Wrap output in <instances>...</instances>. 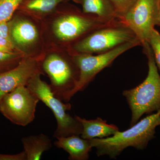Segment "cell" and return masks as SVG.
<instances>
[{
  "label": "cell",
  "instance_id": "13",
  "mask_svg": "<svg viewBox=\"0 0 160 160\" xmlns=\"http://www.w3.org/2000/svg\"><path fill=\"white\" fill-rule=\"evenodd\" d=\"M37 29L29 21L17 19L10 22V37L16 46H28L38 38Z\"/></svg>",
  "mask_w": 160,
  "mask_h": 160
},
{
  "label": "cell",
  "instance_id": "17",
  "mask_svg": "<svg viewBox=\"0 0 160 160\" xmlns=\"http://www.w3.org/2000/svg\"><path fill=\"white\" fill-rule=\"evenodd\" d=\"M24 0H0V22H9Z\"/></svg>",
  "mask_w": 160,
  "mask_h": 160
},
{
  "label": "cell",
  "instance_id": "7",
  "mask_svg": "<svg viewBox=\"0 0 160 160\" xmlns=\"http://www.w3.org/2000/svg\"><path fill=\"white\" fill-rule=\"evenodd\" d=\"M39 101L27 86H20L1 99L0 112L13 124L26 126L34 120Z\"/></svg>",
  "mask_w": 160,
  "mask_h": 160
},
{
  "label": "cell",
  "instance_id": "24",
  "mask_svg": "<svg viewBox=\"0 0 160 160\" xmlns=\"http://www.w3.org/2000/svg\"><path fill=\"white\" fill-rule=\"evenodd\" d=\"M159 20L160 22V0H159Z\"/></svg>",
  "mask_w": 160,
  "mask_h": 160
},
{
  "label": "cell",
  "instance_id": "18",
  "mask_svg": "<svg viewBox=\"0 0 160 160\" xmlns=\"http://www.w3.org/2000/svg\"><path fill=\"white\" fill-rule=\"evenodd\" d=\"M22 57V53H8L0 51V73L16 66Z\"/></svg>",
  "mask_w": 160,
  "mask_h": 160
},
{
  "label": "cell",
  "instance_id": "14",
  "mask_svg": "<svg viewBox=\"0 0 160 160\" xmlns=\"http://www.w3.org/2000/svg\"><path fill=\"white\" fill-rule=\"evenodd\" d=\"M81 4L82 12L109 22L120 20L109 0H72Z\"/></svg>",
  "mask_w": 160,
  "mask_h": 160
},
{
  "label": "cell",
  "instance_id": "23",
  "mask_svg": "<svg viewBox=\"0 0 160 160\" xmlns=\"http://www.w3.org/2000/svg\"><path fill=\"white\" fill-rule=\"evenodd\" d=\"M0 160H26V155L24 151L16 154L0 153Z\"/></svg>",
  "mask_w": 160,
  "mask_h": 160
},
{
  "label": "cell",
  "instance_id": "11",
  "mask_svg": "<svg viewBox=\"0 0 160 160\" xmlns=\"http://www.w3.org/2000/svg\"><path fill=\"white\" fill-rule=\"evenodd\" d=\"M78 135H72L57 138L54 145L63 149L69 154L71 160H86L89 158V152L92 148L90 140L82 138Z\"/></svg>",
  "mask_w": 160,
  "mask_h": 160
},
{
  "label": "cell",
  "instance_id": "2",
  "mask_svg": "<svg viewBox=\"0 0 160 160\" xmlns=\"http://www.w3.org/2000/svg\"><path fill=\"white\" fill-rule=\"evenodd\" d=\"M148 59V72L146 78L137 87L124 91L131 111L130 126L138 122L145 114L160 110V75L153 52L148 42L142 46Z\"/></svg>",
  "mask_w": 160,
  "mask_h": 160
},
{
  "label": "cell",
  "instance_id": "1",
  "mask_svg": "<svg viewBox=\"0 0 160 160\" xmlns=\"http://www.w3.org/2000/svg\"><path fill=\"white\" fill-rule=\"evenodd\" d=\"M160 125V110L138 122L130 128L104 138L90 140L98 156L107 155L115 158L129 147L142 150L154 138L155 129Z\"/></svg>",
  "mask_w": 160,
  "mask_h": 160
},
{
  "label": "cell",
  "instance_id": "21",
  "mask_svg": "<svg viewBox=\"0 0 160 160\" xmlns=\"http://www.w3.org/2000/svg\"><path fill=\"white\" fill-rule=\"evenodd\" d=\"M0 51L8 53H21L11 39L0 38Z\"/></svg>",
  "mask_w": 160,
  "mask_h": 160
},
{
  "label": "cell",
  "instance_id": "20",
  "mask_svg": "<svg viewBox=\"0 0 160 160\" xmlns=\"http://www.w3.org/2000/svg\"><path fill=\"white\" fill-rule=\"evenodd\" d=\"M120 19L122 18L136 0H109Z\"/></svg>",
  "mask_w": 160,
  "mask_h": 160
},
{
  "label": "cell",
  "instance_id": "16",
  "mask_svg": "<svg viewBox=\"0 0 160 160\" xmlns=\"http://www.w3.org/2000/svg\"><path fill=\"white\" fill-rule=\"evenodd\" d=\"M69 0H24L21 4L26 9L42 13L51 12L60 3Z\"/></svg>",
  "mask_w": 160,
  "mask_h": 160
},
{
  "label": "cell",
  "instance_id": "4",
  "mask_svg": "<svg viewBox=\"0 0 160 160\" xmlns=\"http://www.w3.org/2000/svg\"><path fill=\"white\" fill-rule=\"evenodd\" d=\"M38 72L29 80L27 87L39 99L51 109L56 120L57 126L53 137L57 138L72 135H80L82 130L81 123L76 118L69 114L71 105L64 103L53 94L49 85L41 79Z\"/></svg>",
  "mask_w": 160,
  "mask_h": 160
},
{
  "label": "cell",
  "instance_id": "5",
  "mask_svg": "<svg viewBox=\"0 0 160 160\" xmlns=\"http://www.w3.org/2000/svg\"><path fill=\"white\" fill-rule=\"evenodd\" d=\"M139 46H142V44L137 38L96 55L74 52L72 59L78 68L80 75L77 85L72 92L71 98L77 92L84 90L98 73L110 66L117 58L129 49Z\"/></svg>",
  "mask_w": 160,
  "mask_h": 160
},
{
  "label": "cell",
  "instance_id": "15",
  "mask_svg": "<svg viewBox=\"0 0 160 160\" xmlns=\"http://www.w3.org/2000/svg\"><path fill=\"white\" fill-rule=\"evenodd\" d=\"M26 160H39L44 152L51 149V140L46 135L41 133L38 135L25 137L22 139Z\"/></svg>",
  "mask_w": 160,
  "mask_h": 160
},
{
  "label": "cell",
  "instance_id": "6",
  "mask_svg": "<svg viewBox=\"0 0 160 160\" xmlns=\"http://www.w3.org/2000/svg\"><path fill=\"white\" fill-rule=\"evenodd\" d=\"M42 67L50 78L49 86L54 95L69 102L79 78V70L73 59L69 61L59 55L51 54L43 61Z\"/></svg>",
  "mask_w": 160,
  "mask_h": 160
},
{
  "label": "cell",
  "instance_id": "19",
  "mask_svg": "<svg viewBox=\"0 0 160 160\" xmlns=\"http://www.w3.org/2000/svg\"><path fill=\"white\" fill-rule=\"evenodd\" d=\"M147 42L151 47L156 64L160 71V33L155 28L150 32Z\"/></svg>",
  "mask_w": 160,
  "mask_h": 160
},
{
  "label": "cell",
  "instance_id": "8",
  "mask_svg": "<svg viewBox=\"0 0 160 160\" xmlns=\"http://www.w3.org/2000/svg\"><path fill=\"white\" fill-rule=\"evenodd\" d=\"M120 20L133 32L142 46L148 42L155 26H160L159 0H136Z\"/></svg>",
  "mask_w": 160,
  "mask_h": 160
},
{
  "label": "cell",
  "instance_id": "9",
  "mask_svg": "<svg viewBox=\"0 0 160 160\" xmlns=\"http://www.w3.org/2000/svg\"><path fill=\"white\" fill-rule=\"evenodd\" d=\"M115 21L109 22L93 15L74 11L57 20L53 24V30L56 36L61 41L72 42Z\"/></svg>",
  "mask_w": 160,
  "mask_h": 160
},
{
  "label": "cell",
  "instance_id": "3",
  "mask_svg": "<svg viewBox=\"0 0 160 160\" xmlns=\"http://www.w3.org/2000/svg\"><path fill=\"white\" fill-rule=\"evenodd\" d=\"M137 38L129 26L118 20L89 32L76 41L72 49L75 53L99 54Z\"/></svg>",
  "mask_w": 160,
  "mask_h": 160
},
{
  "label": "cell",
  "instance_id": "10",
  "mask_svg": "<svg viewBox=\"0 0 160 160\" xmlns=\"http://www.w3.org/2000/svg\"><path fill=\"white\" fill-rule=\"evenodd\" d=\"M41 72L37 60L22 59L12 69L0 73V100L4 95L21 86H26L29 80Z\"/></svg>",
  "mask_w": 160,
  "mask_h": 160
},
{
  "label": "cell",
  "instance_id": "22",
  "mask_svg": "<svg viewBox=\"0 0 160 160\" xmlns=\"http://www.w3.org/2000/svg\"><path fill=\"white\" fill-rule=\"evenodd\" d=\"M0 38L11 39L10 21L0 22ZM12 40V39H11Z\"/></svg>",
  "mask_w": 160,
  "mask_h": 160
},
{
  "label": "cell",
  "instance_id": "12",
  "mask_svg": "<svg viewBox=\"0 0 160 160\" xmlns=\"http://www.w3.org/2000/svg\"><path fill=\"white\" fill-rule=\"evenodd\" d=\"M82 126L81 137L85 139L104 138L111 136L118 131V128L113 124H109L101 118L87 120L75 116Z\"/></svg>",
  "mask_w": 160,
  "mask_h": 160
}]
</instances>
